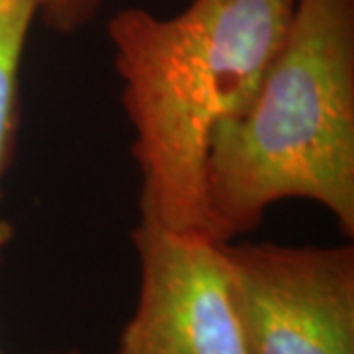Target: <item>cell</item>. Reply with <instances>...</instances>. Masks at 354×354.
<instances>
[{
  "mask_svg": "<svg viewBox=\"0 0 354 354\" xmlns=\"http://www.w3.org/2000/svg\"><path fill=\"white\" fill-rule=\"evenodd\" d=\"M293 8L295 0H191L171 18L130 6L109 20L140 218L205 232L211 136L254 101Z\"/></svg>",
  "mask_w": 354,
  "mask_h": 354,
  "instance_id": "cell-1",
  "label": "cell"
},
{
  "mask_svg": "<svg viewBox=\"0 0 354 354\" xmlns=\"http://www.w3.org/2000/svg\"><path fill=\"white\" fill-rule=\"evenodd\" d=\"M286 199L354 236V0H295L254 101L209 142L207 236L236 241Z\"/></svg>",
  "mask_w": 354,
  "mask_h": 354,
  "instance_id": "cell-2",
  "label": "cell"
},
{
  "mask_svg": "<svg viewBox=\"0 0 354 354\" xmlns=\"http://www.w3.org/2000/svg\"><path fill=\"white\" fill-rule=\"evenodd\" d=\"M248 354H354V246L223 242Z\"/></svg>",
  "mask_w": 354,
  "mask_h": 354,
  "instance_id": "cell-3",
  "label": "cell"
},
{
  "mask_svg": "<svg viewBox=\"0 0 354 354\" xmlns=\"http://www.w3.org/2000/svg\"><path fill=\"white\" fill-rule=\"evenodd\" d=\"M138 304L114 354H248L228 295L223 242L140 218Z\"/></svg>",
  "mask_w": 354,
  "mask_h": 354,
  "instance_id": "cell-4",
  "label": "cell"
},
{
  "mask_svg": "<svg viewBox=\"0 0 354 354\" xmlns=\"http://www.w3.org/2000/svg\"><path fill=\"white\" fill-rule=\"evenodd\" d=\"M36 18V0H0V185L16 152L20 128V65ZM12 234V225L0 216V252Z\"/></svg>",
  "mask_w": 354,
  "mask_h": 354,
  "instance_id": "cell-5",
  "label": "cell"
},
{
  "mask_svg": "<svg viewBox=\"0 0 354 354\" xmlns=\"http://www.w3.org/2000/svg\"><path fill=\"white\" fill-rule=\"evenodd\" d=\"M38 18L55 34L71 36L99 14L104 0H36Z\"/></svg>",
  "mask_w": 354,
  "mask_h": 354,
  "instance_id": "cell-6",
  "label": "cell"
},
{
  "mask_svg": "<svg viewBox=\"0 0 354 354\" xmlns=\"http://www.w3.org/2000/svg\"><path fill=\"white\" fill-rule=\"evenodd\" d=\"M48 354H85V353H81V351H77V348H69V351H57V353H48Z\"/></svg>",
  "mask_w": 354,
  "mask_h": 354,
  "instance_id": "cell-7",
  "label": "cell"
},
{
  "mask_svg": "<svg viewBox=\"0 0 354 354\" xmlns=\"http://www.w3.org/2000/svg\"><path fill=\"white\" fill-rule=\"evenodd\" d=\"M0 354H4V353H2V351H0Z\"/></svg>",
  "mask_w": 354,
  "mask_h": 354,
  "instance_id": "cell-8",
  "label": "cell"
}]
</instances>
